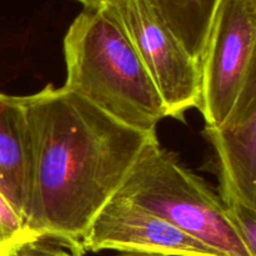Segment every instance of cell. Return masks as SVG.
Listing matches in <instances>:
<instances>
[{"mask_svg":"<svg viewBox=\"0 0 256 256\" xmlns=\"http://www.w3.org/2000/svg\"><path fill=\"white\" fill-rule=\"evenodd\" d=\"M220 196L248 250L252 256H256V209L230 194H222Z\"/></svg>","mask_w":256,"mask_h":256,"instance_id":"cell-11","label":"cell"},{"mask_svg":"<svg viewBox=\"0 0 256 256\" xmlns=\"http://www.w3.org/2000/svg\"><path fill=\"white\" fill-rule=\"evenodd\" d=\"M64 88L118 122L148 134L166 106L124 29L104 8H85L64 38Z\"/></svg>","mask_w":256,"mask_h":256,"instance_id":"cell-2","label":"cell"},{"mask_svg":"<svg viewBox=\"0 0 256 256\" xmlns=\"http://www.w3.org/2000/svg\"><path fill=\"white\" fill-rule=\"evenodd\" d=\"M78 2L84 4L85 8H102L112 0H78Z\"/></svg>","mask_w":256,"mask_h":256,"instance_id":"cell-13","label":"cell"},{"mask_svg":"<svg viewBox=\"0 0 256 256\" xmlns=\"http://www.w3.org/2000/svg\"><path fill=\"white\" fill-rule=\"evenodd\" d=\"M12 256H75L68 252L59 249L58 246L50 245L45 242V239L35 240V242H26L20 249L16 250Z\"/></svg>","mask_w":256,"mask_h":256,"instance_id":"cell-12","label":"cell"},{"mask_svg":"<svg viewBox=\"0 0 256 256\" xmlns=\"http://www.w3.org/2000/svg\"><path fill=\"white\" fill-rule=\"evenodd\" d=\"M256 52V0H220L200 59L199 109L206 128L232 110Z\"/></svg>","mask_w":256,"mask_h":256,"instance_id":"cell-5","label":"cell"},{"mask_svg":"<svg viewBox=\"0 0 256 256\" xmlns=\"http://www.w3.org/2000/svg\"><path fill=\"white\" fill-rule=\"evenodd\" d=\"M40 240L28 228L22 215L0 192V256H12L30 242Z\"/></svg>","mask_w":256,"mask_h":256,"instance_id":"cell-10","label":"cell"},{"mask_svg":"<svg viewBox=\"0 0 256 256\" xmlns=\"http://www.w3.org/2000/svg\"><path fill=\"white\" fill-rule=\"evenodd\" d=\"M30 135L26 225L82 256V239L156 134L132 129L66 88L22 96Z\"/></svg>","mask_w":256,"mask_h":256,"instance_id":"cell-1","label":"cell"},{"mask_svg":"<svg viewBox=\"0 0 256 256\" xmlns=\"http://www.w3.org/2000/svg\"><path fill=\"white\" fill-rule=\"evenodd\" d=\"M30 135L22 96L0 92V192L26 222Z\"/></svg>","mask_w":256,"mask_h":256,"instance_id":"cell-8","label":"cell"},{"mask_svg":"<svg viewBox=\"0 0 256 256\" xmlns=\"http://www.w3.org/2000/svg\"><path fill=\"white\" fill-rule=\"evenodd\" d=\"M118 256H150V255H139V254H119Z\"/></svg>","mask_w":256,"mask_h":256,"instance_id":"cell-14","label":"cell"},{"mask_svg":"<svg viewBox=\"0 0 256 256\" xmlns=\"http://www.w3.org/2000/svg\"><path fill=\"white\" fill-rule=\"evenodd\" d=\"M105 10L124 29L145 69L154 82L168 116L182 119L185 112L199 108L202 70L172 30L145 0H112Z\"/></svg>","mask_w":256,"mask_h":256,"instance_id":"cell-4","label":"cell"},{"mask_svg":"<svg viewBox=\"0 0 256 256\" xmlns=\"http://www.w3.org/2000/svg\"><path fill=\"white\" fill-rule=\"evenodd\" d=\"M186 52L200 62L220 0H145Z\"/></svg>","mask_w":256,"mask_h":256,"instance_id":"cell-9","label":"cell"},{"mask_svg":"<svg viewBox=\"0 0 256 256\" xmlns=\"http://www.w3.org/2000/svg\"><path fill=\"white\" fill-rule=\"evenodd\" d=\"M116 196L158 215L222 256H252L222 196L150 140Z\"/></svg>","mask_w":256,"mask_h":256,"instance_id":"cell-3","label":"cell"},{"mask_svg":"<svg viewBox=\"0 0 256 256\" xmlns=\"http://www.w3.org/2000/svg\"><path fill=\"white\" fill-rule=\"evenodd\" d=\"M80 250L82 255L114 250L150 256H222L166 220L119 196L96 215Z\"/></svg>","mask_w":256,"mask_h":256,"instance_id":"cell-6","label":"cell"},{"mask_svg":"<svg viewBox=\"0 0 256 256\" xmlns=\"http://www.w3.org/2000/svg\"><path fill=\"white\" fill-rule=\"evenodd\" d=\"M204 136L216 155L220 194L256 209V52L230 112Z\"/></svg>","mask_w":256,"mask_h":256,"instance_id":"cell-7","label":"cell"}]
</instances>
